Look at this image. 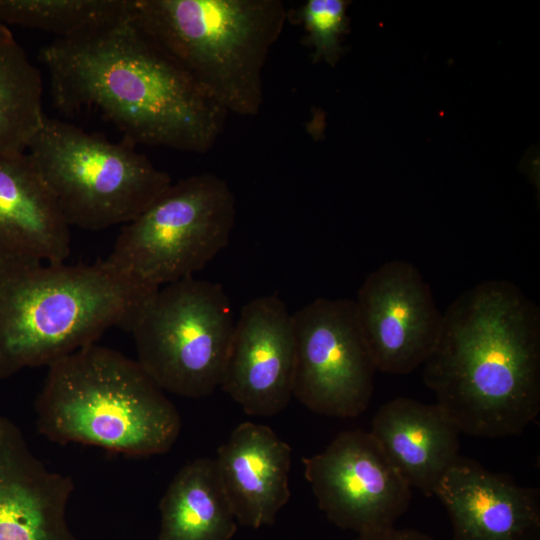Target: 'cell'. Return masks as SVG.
Segmentation results:
<instances>
[{"instance_id": "obj_5", "label": "cell", "mask_w": 540, "mask_h": 540, "mask_svg": "<svg viewBox=\"0 0 540 540\" xmlns=\"http://www.w3.org/2000/svg\"><path fill=\"white\" fill-rule=\"evenodd\" d=\"M135 23L227 114L254 116L288 12L280 0H132Z\"/></svg>"}, {"instance_id": "obj_16", "label": "cell", "mask_w": 540, "mask_h": 540, "mask_svg": "<svg viewBox=\"0 0 540 540\" xmlns=\"http://www.w3.org/2000/svg\"><path fill=\"white\" fill-rule=\"evenodd\" d=\"M70 227L30 155L0 156V258L65 262Z\"/></svg>"}, {"instance_id": "obj_11", "label": "cell", "mask_w": 540, "mask_h": 540, "mask_svg": "<svg viewBox=\"0 0 540 540\" xmlns=\"http://www.w3.org/2000/svg\"><path fill=\"white\" fill-rule=\"evenodd\" d=\"M357 319L378 371L408 374L434 351L442 329L429 284L413 264L386 262L372 271L354 300Z\"/></svg>"}, {"instance_id": "obj_17", "label": "cell", "mask_w": 540, "mask_h": 540, "mask_svg": "<svg viewBox=\"0 0 540 540\" xmlns=\"http://www.w3.org/2000/svg\"><path fill=\"white\" fill-rule=\"evenodd\" d=\"M411 486L426 496L459 456L458 426L437 404L398 397L382 405L369 431Z\"/></svg>"}, {"instance_id": "obj_18", "label": "cell", "mask_w": 540, "mask_h": 540, "mask_svg": "<svg viewBox=\"0 0 540 540\" xmlns=\"http://www.w3.org/2000/svg\"><path fill=\"white\" fill-rule=\"evenodd\" d=\"M158 540H231L238 522L214 459L197 458L174 476L160 503Z\"/></svg>"}, {"instance_id": "obj_3", "label": "cell", "mask_w": 540, "mask_h": 540, "mask_svg": "<svg viewBox=\"0 0 540 540\" xmlns=\"http://www.w3.org/2000/svg\"><path fill=\"white\" fill-rule=\"evenodd\" d=\"M158 289L106 260L68 265L0 258V381L49 367L112 327L129 332Z\"/></svg>"}, {"instance_id": "obj_14", "label": "cell", "mask_w": 540, "mask_h": 540, "mask_svg": "<svg viewBox=\"0 0 540 540\" xmlns=\"http://www.w3.org/2000/svg\"><path fill=\"white\" fill-rule=\"evenodd\" d=\"M435 495L449 514L453 540H540L539 489L474 460L459 457Z\"/></svg>"}, {"instance_id": "obj_8", "label": "cell", "mask_w": 540, "mask_h": 540, "mask_svg": "<svg viewBox=\"0 0 540 540\" xmlns=\"http://www.w3.org/2000/svg\"><path fill=\"white\" fill-rule=\"evenodd\" d=\"M234 325L223 287L190 276L160 287L129 333L137 362L164 392L202 398L220 387Z\"/></svg>"}, {"instance_id": "obj_22", "label": "cell", "mask_w": 540, "mask_h": 540, "mask_svg": "<svg viewBox=\"0 0 540 540\" xmlns=\"http://www.w3.org/2000/svg\"><path fill=\"white\" fill-rule=\"evenodd\" d=\"M353 540H436L433 537L414 529H398L395 527L368 534L358 535Z\"/></svg>"}, {"instance_id": "obj_7", "label": "cell", "mask_w": 540, "mask_h": 540, "mask_svg": "<svg viewBox=\"0 0 540 540\" xmlns=\"http://www.w3.org/2000/svg\"><path fill=\"white\" fill-rule=\"evenodd\" d=\"M236 205L228 183L213 173L171 183L125 224L105 259L156 288L194 276L229 243Z\"/></svg>"}, {"instance_id": "obj_9", "label": "cell", "mask_w": 540, "mask_h": 540, "mask_svg": "<svg viewBox=\"0 0 540 540\" xmlns=\"http://www.w3.org/2000/svg\"><path fill=\"white\" fill-rule=\"evenodd\" d=\"M293 397L326 416L353 418L369 406L377 371L354 300L317 298L292 315Z\"/></svg>"}, {"instance_id": "obj_19", "label": "cell", "mask_w": 540, "mask_h": 540, "mask_svg": "<svg viewBox=\"0 0 540 540\" xmlns=\"http://www.w3.org/2000/svg\"><path fill=\"white\" fill-rule=\"evenodd\" d=\"M42 92L40 71L0 23V156L27 151L46 116Z\"/></svg>"}, {"instance_id": "obj_20", "label": "cell", "mask_w": 540, "mask_h": 540, "mask_svg": "<svg viewBox=\"0 0 540 540\" xmlns=\"http://www.w3.org/2000/svg\"><path fill=\"white\" fill-rule=\"evenodd\" d=\"M131 5L132 0H0V23L69 39L118 21Z\"/></svg>"}, {"instance_id": "obj_12", "label": "cell", "mask_w": 540, "mask_h": 540, "mask_svg": "<svg viewBox=\"0 0 540 540\" xmlns=\"http://www.w3.org/2000/svg\"><path fill=\"white\" fill-rule=\"evenodd\" d=\"M292 315L276 295L245 304L235 322L220 387L245 413L274 416L293 397Z\"/></svg>"}, {"instance_id": "obj_15", "label": "cell", "mask_w": 540, "mask_h": 540, "mask_svg": "<svg viewBox=\"0 0 540 540\" xmlns=\"http://www.w3.org/2000/svg\"><path fill=\"white\" fill-rule=\"evenodd\" d=\"M292 449L270 427L243 422L218 448L216 468L238 524L272 525L290 498Z\"/></svg>"}, {"instance_id": "obj_1", "label": "cell", "mask_w": 540, "mask_h": 540, "mask_svg": "<svg viewBox=\"0 0 540 540\" xmlns=\"http://www.w3.org/2000/svg\"><path fill=\"white\" fill-rule=\"evenodd\" d=\"M54 105L93 111L133 145L205 153L227 112L134 21L130 12L94 32L40 51Z\"/></svg>"}, {"instance_id": "obj_6", "label": "cell", "mask_w": 540, "mask_h": 540, "mask_svg": "<svg viewBox=\"0 0 540 540\" xmlns=\"http://www.w3.org/2000/svg\"><path fill=\"white\" fill-rule=\"evenodd\" d=\"M135 147L45 116L26 152L68 224L102 230L134 220L172 183Z\"/></svg>"}, {"instance_id": "obj_10", "label": "cell", "mask_w": 540, "mask_h": 540, "mask_svg": "<svg viewBox=\"0 0 540 540\" xmlns=\"http://www.w3.org/2000/svg\"><path fill=\"white\" fill-rule=\"evenodd\" d=\"M302 461L319 509L341 529L392 528L410 505L411 486L369 431H343Z\"/></svg>"}, {"instance_id": "obj_13", "label": "cell", "mask_w": 540, "mask_h": 540, "mask_svg": "<svg viewBox=\"0 0 540 540\" xmlns=\"http://www.w3.org/2000/svg\"><path fill=\"white\" fill-rule=\"evenodd\" d=\"M73 480L48 468L0 415V540H78L67 508Z\"/></svg>"}, {"instance_id": "obj_21", "label": "cell", "mask_w": 540, "mask_h": 540, "mask_svg": "<svg viewBox=\"0 0 540 540\" xmlns=\"http://www.w3.org/2000/svg\"><path fill=\"white\" fill-rule=\"evenodd\" d=\"M349 4L346 0H307L299 9L314 62L323 60L333 66L339 60L343 52L342 36L348 31Z\"/></svg>"}, {"instance_id": "obj_4", "label": "cell", "mask_w": 540, "mask_h": 540, "mask_svg": "<svg viewBox=\"0 0 540 540\" xmlns=\"http://www.w3.org/2000/svg\"><path fill=\"white\" fill-rule=\"evenodd\" d=\"M35 414L51 442L136 458L168 452L182 427L176 406L137 360L97 343L48 367Z\"/></svg>"}, {"instance_id": "obj_2", "label": "cell", "mask_w": 540, "mask_h": 540, "mask_svg": "<svg viewBox=\"0 0 540 540\" xmlns=\"http://www.w3.org/2000/svg\"><path fill=\"white\" fill-rule=\"evenodd\" d=\"M423 379L461 433L520 434L540 412V308L514 283L492 279L443 312Z\"/></svg>"}]
</instances>
